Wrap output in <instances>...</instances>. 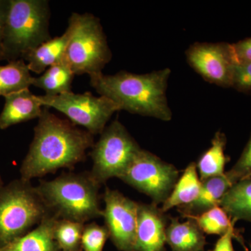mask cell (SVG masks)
<instances>
[{
	"instance_id": "cell-6",
	"label": "cell",
	"mask_w": 251,
	"mask_h": 251,
	"mask_svg": "<svg viewBox=\"0 0 251 251\" xmlns=\"http://www.w3.org/2000/svg\"><path fill=\"white\" fill-rule=\"evenodd\" d=\"M74 29L64 60L75 75L100 74L112 59L100 19L89 13H73Z\"/></svg>"
},
{
	"instance_id": "cell-26",
	"label": "cell",
	"mask_w": 251,
	"mask_h": 251,
	"mask_svg": "<svg viewBox=\"0 0 251 251\" xmlns=\"http://www.w3.org/2000/svg\"><path fill=\"white\" fill-rule=\"evenodd\" d=\"M226 173L233 184L242 180L251 179V133L237 163Z\"/></svg>"
},
{
	"instance_id": "cell-13",
	"label": "cell",
	"mask_w": 251,
	"mask_h": 251,
	"mask_svg": "<svg viewBox=\"0 0 251 251\" xmlns=\"http://www.w3.org/2000/svg\"><path fill=\"white\" fill-rule=\"evenodd\" d=\"M74 29V19L70 16L68 27L64 34L52 38L25 54L22 59L27 64L29 71L36 74H41L48 68L62 62Z\"/></svg>"
},
{
	"instance_id": "cell-29",
	"label": "cell",
	"mask_w": 251,
	"mask_h": 251,
	"mask_svg": "<svg viewBox=\"0 0 251 251\" xmlns=\"http://www.w3.org/2000/svg\"><path fill=\"white\" fill-rule=\"evenodd\" d=\"M237 239L238 242H240L243 247L245 248L242 236L241 235L240 232L234 227V228L230 229L227 233L225 234L224 235L221 236L216 243L214 249L209 251H235L234 249L233 244H232V239Z\"/></svg>"
},
{
	"instance_id": "cell-25",
	"label": "cell",
	"mask_w": 251,
	"mask_h": 251,
	"mask_svg": "<svg viewBox=\"0 0 251 251\" xmlns=\"http://www.w3.org/2000/svg\"><path fill=\"white\" fill-rule=\"evenodd\" d=\"M108 238L110 235L105 226H99L95 222L85 224L82 232V251H103Z\"/></svg>"
},
{
	"instance_id": "cell-7",
	"label": "cell",
	"mask_w": 251,
	"mask_h": 251,
	"mask_svg": "<svg viewBox=\"0 0 251 251\" xmlns=\"http://www.w3.org/2000/svg\"><path fill=\"white\" fill-rule=\"evenodd\" d=\"M92 149L90 173L101 186L112 178L120 179L142 150L118 120L105 128Z\"/></svg>"
},
{
	"instance_id": "cell-16",
	"label": "cell",
	"mask_w": 251,
	"mask_h": 251,
	"mask_svg": "<svg viewBox=\"0 0 251 251\" xmlns=\"http://www.w3.org/2000/svg\"><path fill=\"white\" fill-rule=\"evenodd\" d=\"M180 222L177 218H171L166 228V243L172 251H204L205 236L196 221L186 218Z\"/></svg>"
},
{
	"instance_id": "cell-34",
	"label": "cell",
	"mask_w": 251,
	"mask_h": 251,
	"mask_svg": "<svg viewBox=\"0 0 251 251\" xmlns=\"http://www.w3.org/2000/svg\"></svg>"
},
{
	"instance_id": "cell-12",
	"label": "cell",
	"mask_w": 251,
	"mask_h": 251,
	"mask_svg": "<svg viewBox=\"0 0 251 251\" xmlns=\"http://www.w3.org/2000/svg\"><path fill=\"white\" fill-rule=\"evenodd\" d=\"M167 218L154 204L138 203L133 251H166Z\"/></svg>"
},
{
	"instance_id": "cell-15",
	"label": "cell",
	"mask_w": 251,
	"mask_h": 251,
	"mask_svg": "<svg viewBox=\"0 0 251 251\" xmlns=\"http://www.w3.org/2000/svg\"><path fill=\"white\" fill-rule=\"evenodd\" d=\"M57 219L50 214L30 232L0 246V251H60L53 234Z\"/></svg>"
},
{
	"instance_id": "cell-23",
	"label": "cell",
	"mask_w": 251,
	"mask_h": 251,
	"mask_svg": "<svg viewBox=\"0 0 251 251\" xmlns=\"http://www.w3.org/2000/svg\"><path fill=\"white\" fill-rule=\"evenodd\" d=\"M196 221L204 233L223 236L234 228L235 224L220 206H216L209 210L198 215L183 216Z\"/></svg>"
},
{
	"instance_id": "cell-11",
	"label": "cell",
	"mask_w": 251,
	"mask_h": 251,
	"mask_svg": "<svg viewBox=\"0 0 251 251\" xmlns=\"http://www.w3.org/2000/svg\"><path fill=\"white\" fill-rule=\"evenodd\" d=\"M103 216L110 239L119 251H133L136 235L138 202L117 190L105 188Z\"/></svg>"
},
{
	"instance_id": "cell-4",
	"label": "cell",
	"mask_w": 251,
	"mask_h": 251,
	"mask_svg": "<svg viewBox=\"0 0 251 251\" xmlns=\"http://www.w3.org/2000/svg\"><path fill=\"white\" fill-rule=\"evenodd\" d=\"M47 0H9L2 41L3 60H18L52 39Z\"/></svg>"
},
{
	"instance_id": "cell-22",
	"label": "cell",
	"mask_w": 251,
	"mask_h": 251,
	"mask_svg": "<svg viewBox=\"0 0 251 251\" xmlns=\"http://www.w3.org/2000/svg\"><path fill=\"white\" fill-rule=\"evenodd\" d=\"M23 59L11 61L0 66V96L6 97L14 92L29 89L33 76Z\"/></svg>"
},
{
	"instance_id": "cell-21",
	"label": "cell",
	"mask_w": 251,
	"mask_h": 251,
	"mask_svg": "<svg viewBox=\"0 0 251 251\" xmlns=\"http://www.w3.org/2000/svg\"><path fill=\"white\" fill-rule=\"evenodd\" d=\"M226 143L227 138L225 133L216 132L211 141V146L203 153L196 165L201 181L226 173L225 167L229 161V157L225 153Z\"/></svg>"
},
{
	"instance_id": "cell-19",
	"label": "cell",
	"mask_w": 251,
	"mask_h": 251,
	"mask_svg": "<svg viewBox=\"0 0 251 251\" xmlns=\"http://www.w3.org/2000/svg\"><path fill=\"white\" fill-rule=\"evenodd\" d=\"M201 186L202 182L198 176L197 166L195 163H190L176 181L169 197L163 203L161 210L165 213L175 206L191 204L197 199Z\"/></svg>"
},
{
	"instance_id": "cell-27",
	"label": "cell",
	"mask_w": 251,
	"mask_h": 251,
	"mask_svg": "<svg viewBox=\"0 0 251 251\" xmlns=\"http://www.w3.org/2000/svg\"><path fill=\"white\" fill-rule=\"evenodd\" d=\"M232 87L242 93H251V62L237 64L234 66Z\"/></svg>"
},
{
	"instance_id": "cell-17",
	"label": "cell",
	"mask_w": 251,
	"mask_h": 251,
	"mask_svg": "<svg viewBox=\"0 0 251 251\" xmlns=\"http://www.w3.org/2000/svg\"><path fill=\"white\" fill-rule=\"evenodd\" d=\"M201 192L196 201L187 205L179 206L181 216L198 215L219 205L226 192L233 186L226 173L201 181Z\"/></svg>"
},
{
	"instance_id": "cell-24",
	"label": "cell",
	"mask_w": 251,
	"mask_h": 251,
	"mask_svg": "<svg viewBox=\"0 0 251 251\" xmlns=\"http://www.w3.org/2000/svg\"><path fill=\"white\" fill-rule=\"evenodd\" d=\"M84 224L57 219L54 226V239L60 251H82Z\"/></svg>"
},
{
	"instance_id": "cell-10",
	"label": "cell",
	"mask_w": 251,
	"mask_h": 251,
	"mask_svg": "<svg viewBox=\"0 0 251 251\" xmlns=\"http://www.w3.org/2000/svg\"><path fill=\"white\" fill-rule=\"evenodd\" d=\"M190 67L206 82L221 87H232L236 65L231 44L195 43L186 51Z\"/></svg>"
},
{
	"instance_id": "cell-2",
	"label": "cell",
	"mask_w": 251,
	"mask_h": 251,
	"mask_svg": "<svg viewBox=\"0 0 251 251\" xmlns=\"http://www.w3.org/2000/svg\"><path fill=\"white\" fill-rule=\"evenodd\" d=\"M171 74L168 68L145 74L125 71L114 75L100 73L90 76V85L100 96L116 103L120 110L168 122L173 117L167 99Z\"/></svg>"
},
{
	"instance_id": "cell-20",
	"label": "cell",
	"mask_w": 251,
	"mask_h": 251,
	"mask_svg": "<svg viewBox=\"0 0 251 251\" xmlns=\"http://www.w3.org/2000/svg\"><path fill=\"white\" fill-rule=\"evenodd\" d=\"M75 74L63 59L62 62L51 66L39 77H33L34 87L45 91V95L58 96L72 92Z\"/></svg>"
},
{
	"instance_id": "cell-3",
	"label": "cell",
	"mask_w": 251,
	"mask_h": 251,
	"mask_svg": "<svg viewBox=\"0 0 251 251\" xmlns=\"http://www.w3.org/2000/svg\"><path fill=\"white\" fill-rule=\"evenodd\" d=\"M100 187L90 172L64 173L36 186L52 215L84 224L103 216Z\"/></svg>"
},
{
	"instance_id": "cell-18",
	"label": "cell",
	"mask_w": 251,
	"mask_h": 251,
	"mask_svg": "<svg viewBox=\"0 0 251 251\" xmlns=\"http://www.w3.org/2000/svg\"><path fill=\"white\" fill-rule=\"evenodd\" d=\"M219 206L234 224L239 221L251 223V179L234 184L224 195Z\"/></svg>"
},
{
	"instance_id": "cell-1",
	"label": "cell",
	"mask_w": 251,
	"mask_h": 251,
	"mask_svg": "<svg viewBox=\"0 0 251 251\" xmlns=\"http://www.w3.org/2000/svg\"><path fill=\"white\" fill-rule=\"evenodd\" d=\"M44 107L34 128V138L21 163V179L31 181L56 173L74 169L85 161L87 151L93 148L94 135Z\"/></svg>"
},
{
	"instance_id": "cell-9",
	"label": "cell",
	"mask_w": 251,
	"mask_h": 251,
	"mask_svg": "<svg viewBox=\"0 0 251 251\" xmlns=\"http://www.w3.org/2000/svg\"><path fill=\"white\" fill-rule=\"evenodd\" d=\"M179 175L174 166L142 149L120 179L147 195L158 205L169 197Z\"/></svg>"
},
{
	"instance_id": "cell-30",
	"label": "cell",
	"mask_w": 251,
	"mask_h": 251,
	"mask_svg": "<svg viewBox=\"0 0 251 251\" xmlns=\"http://www.w3.org/2000/svg\"><path fill=\"white\" fill-rule=\"evenodd\" d=\"M9 0H0V61L3 60L2 41Z\"/></svg>"
},
{
	"instance_id": "cell-32",
	"label": "cell",
	"mask_w": 251,
	"mask_h": 251,
	"mask_svg": "<svg viewBox=\"0 0 251 251\" xmlns=\"http://www.w3.org/2000/svg\"><path fill=\"white\" fill-rule=\"evenodd\" d=\"M250 248H251V244H250Z\"/></svg>"
},
{
	"instance_id": "cell-8",
	"label": "cell",
	"mask_w": 251,
	"mask_h": 251,
	"mask_svg": "<svg viewBox=\"0 0 251 251\" xmlns=\"http://www.w3.org/2000/svg\"><path fill=\"white\" fill-rule=\"evenodd\" d=\"M43 107L54 108L68 117L74 125L83 127L92 135H100L112 115L120 108L103 96L95 97L90 92H74L58 96H38Z\"/></svg>"
},
{
	"instance_id": "cell-31",
	"label": "cell",
	"mask_w": 251,
	"mask_h": 251,
	"mask_svg": "<svg viewBox=\"0 0 251 251\" xmlns=\"http://www.w3.org/2000/svg\"><path fill=\"white\" fill-rule=\"evenodd\" d=\"M4 186V182H3V180L1 179V175H0V188Z\"/></svg>"
},
{
	"instance_id": "cell-28",
	"label": "cell",
	"mask_w": 251,
	"mask_h": 251,
	"mask_svg": "<svg viewBox=\"0 0 251 251\" xmlns=\"http://www.w3.org/2000/svg\"><path fill=\"white\" fill-rule=\"evenodd\" d=\"M236 64L251 62V37L231 44Z\"/></svg>"
},
{
	"instance_id": "cell-5",
	"label": "cell",
	"mask_w": 251,
	"mask_h": 251,
	"mask_svg": "<svg viewBox=\"0 0 251 251\" xmlns=\"http://www.w3.org/2000/svg\"><path fill=\"white\" fill-rule=\"evenodd\" d=\"M51 214L36 186L21 178L0 188V246L30 232Z\"/></svg>"
},
{
	"instance_id": "cell-14",
	"label": "cell",
	"mask_w": 251,
	"mask_h": 251,
	"mask_svg": "<svg viewBox=\"0 0 251 251\" xmlns=\"http://www.w3.org/2000/svg\"><path fill=\"white\" fill-rule=\"evenodd\" d=\"M4 105L0 114V129L39 118L43 105L38 96L29 89L14 92L4 97Z\"/></svg>"
},
{
	"instance_id": "cell-33",
	"label": "cell",
	"mask_w": 251,
	"mask_h": 251,
	"mask_svg": "<svg viewBox=\"0 0 251 251\" xmlns=\"http://www.w3.org/2000/svg\"><path fill=\"white\" fill-rule=\"evenodd\" d=\"M251 94V93H250V94Z\"/></svg>"
}]
</instances>
